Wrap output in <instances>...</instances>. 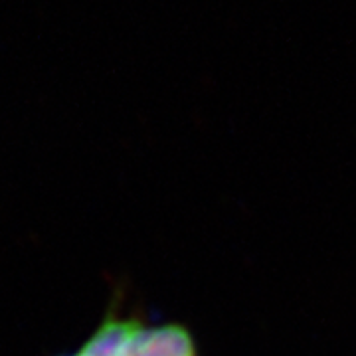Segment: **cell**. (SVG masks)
Returning a JSON list of instances; mask_svg holds the SVG:
<instances>
[{"instance_id": "obj_1", "label": "cell", "mask_w": 356, "mask_h": 356, "mask_svg": "<svg viewBox=\"0 0 356 356\" xmlns=\"http://www.w3.org/2000/svg\"><path fill=\"white\" fill-rule=\"evenodd\" d=\"M137 323L139 318L121 317L111 309L74 353L62 356H129V344Z\"/></svg>"}]
</instances>
